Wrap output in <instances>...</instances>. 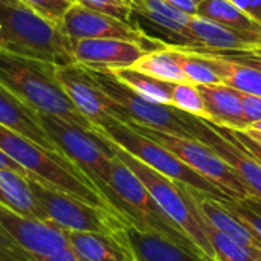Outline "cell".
Returning a JSON list of instances; mask_svg holds the SVG:
<instances>
[{"label": "cell", "mask_w": 261, "mask_h": 261, "mask_svg": "<svg viewBox=\"0 0 261 261\" xmlns=\"http://www.w3.org/2000/svg\"><path fill=\"white\" fill-rule=\"evenodd\" d=\"M0 151L5 153L11 161H14L20 168H23L29 177L38 179L44 185L76 197L83 202L115 213L107 200L95 188V185L66 156L47 150L32 139L2 124Z\"/></svg>", "instance_id": "obj_2"}, {"label": "cell", "mask_w": 261, "mask_h": 261, "mask_svg": "<svg viewBox=\"0 0 261 261\" xmlns=\"http://www.w3.org/2000/svg\"><path fill=\"white\" fill-rule=\"evenodd\" d=\"M38 261H81L76 254L67 246L64 249H60L50 255H46V257H38Z\"/></svg>", "instance_id": "obj_37"}, {"label": "cell", "mask_w": 261, "mask_h": 261, "mask_svg": "<svg viewBox=\"0 0 261 261\" xmlns=\"http://www.w3.org/2000/svg\"><path fill=\"white\" fill-rule=\"evenodd\" d=\"M168 2L170 5L176 6L177 9L190 14V15H196V11H197V3L194 0H165Z\"/></svg>", "instance_id": "obj_38"}, {"label": "cell", "mask_w": 261, "mask_h": 261, "mask_svg": "<svg viewBox=\"0 0 261 261\" xmlns=\"http://www.w3.org/2000/svg\"><path fill=\"white\" fill-rule=\"evenodd\" d=\"M57 64L0 49V84L35 110L61 118L86 130L95 127L75 109L63 90Z\"/></svg>", "instance_id": "obj_1"}, {"label": "cell", "mask_w": 261, "mask_h": 261, "mask_svg": "<svg viewBox=\"0 0 261 261\" xmlns=\"http://www.w3.org/2000/svg\"><path fill=\"white\" fill-rule=\"evenodd\" d=\"M128 261H133V260H132V258H130V260H128Z\"/></svg>", "instance_id": "obj_48"}, {"label": "cell", "mask_w": 261, "mask_h": 261, "mask_svg": "<svg viewBox=\"0 0 261 261\" xmlns=\"http://www.w3.org/2000/svg\"><path fill=\"white\" fill-rule=\"evenodd\" d=\"M109 188L113 194L116 213L130 226L158 232L182 248L203 255L200 249L185 236V232L167 217L139 177L116 154L110 167Z\"/></svg>", "instance_id": "obj_5"}, {"label": "cell", "mask_w": 261, "mask_h": 261, "mask_svg": "<svg viewBox=\"0 0 261 261\" xmlns=\"http://www.w3.org/2000/svg\"><path fill=\"white\" fill-rule=\"evenodd\" d=\"M38 118L58 151L95 185L116 213L113 194L109 188V174L115 153L104 135L96 127L86 130L52 115L38 113Z\"/></svg>", "instance_id": "obj_4"}, {"label": "cell", "mask_w": 261, "mask_h": 261, "mask_svg": "<svg viewBox=\"0 0 261 261\" xmlns=\"http://www.w3.org/2000/svg\"><path fill=\"white\" fill-rule=\"evenodd\" d=\"M196 139L214 150L239 174L249 194L261 200V162L243 148L223 127L199 118Z\"/></svg>", "instance_id": "obj_13"}, {"label": "cell", "mask_w": 261, "mask_h": 261, "mask_svg": "<svg viewBox=\"0 0 261 261\" xmlns=\"http://www.w3.org/2000/svg\"><path fill=\"white\" fill-rule=\"evenodd\" d=\"M231 57H232V55H231ZM236 58H239V60H242V61L251 64L252 67L261 70V58H257V57H236Z\"/></svg>", "instance_id": "obj_40"}, {"label": "cell", "mask_w": 261, "mask_h": 261, "mask_svg": "<svg viewBox=\"0 0 261 261\" xmlns=\"http://www.w3.org/2000/svg\"><path fill=\"white\" fill-rule=\"evenodd\" d=\"M196 15L213 20L243 35L261 38V21L229 0H200Z\"/></svg>", "instance_id": "obj_23"}, {"label": "cell", "mask_w": 261, "mask_h": 261, "mask_svg": "<svg viewBox=\"0 0 261 261\" xmlns=\"http://www.w3.org/2000/svg\"><path fill=\"white\" fill-rule=\"evenodd\" d=\"M0 168H8V170H14V171H17V173H21V174H24V176H28V173L23 170V168H20L14 161H11L5 153H2L0 151Z\"/></svg>", "instance_id": "obj_39"}, {"label": "cell", "mask_w": 261, "mask_h": 261, "mask_svg": "<svg viewBox=\"0 0 261 261\" xmlns=\"http://www.w3.org/2000/svg\"><path fill=\"white\" fill-rule=\"evenodd\" d=\"M229 2H232L240 9H243L245 12H248L249 15L261 21V0H229Z\"/></svg>", "instance_id": "obj_36"}, {"label": "cell", "mask_w": 261, "mask_h": 261, "mask_svg": "<svg viewBox=\"0 0 261 261\" xmlns=\"http://www.w3.org/2000/svg\"><path fill=\"white\" fill-rule=\"evenodd\" d=\"M57 76L70 102L93 127H104L116 118V106L87 67L78 63L58 66Z\"/></svg>", "instance_id": "obj_12"}, {"label": "cell", "mask_w": 261, "mask_h": 261, "mask_svg": "<svg viewBox=\"0 0 261 261\" xmlns=\"http://www.w3.org/2000/svg\"><path fill=\"white\" fill-rule=\"evenodd\" d=\"M148 49L139 43L116 38H84L72 41L75 63L92 70L132 67Z\"/></svg>", "instance_id": "obj_15"}, {"label": "cell", "mask_w": 261, "mask_h": 261, "mask_svg": "<svg viewBox=\"0 0 261 261\" xmlns=\"http://www.w3.org/2000/svg\"><path fill=\"white\" fill-rule=\"evenodd\" d=\"M70 2H75V0H70Z\"/></svg>", "instance_id": "obj_47"}, {"label": "cell", "mask_w": 261, "mask_h": 261, "mask_svg": "<svg viewBox=\"0 0 261 261\" xmlns=\"http://www.w3.org/2000/svg\"><path fill=\"white\" fill-rule=\"evenodd\" d=\"M185 47L210 66L223 84L242 93L261 96V70L231 55L210 52L200 46Z\"/></svg>", "instance_id": "obj_17"}, {"label": "cell", "mask_w": 261, "mask_h": 261, "mask_svg": "<svg viewBox=\"0 0 261 261\" xmlns=\"http://www.w3.org/2000/svg\"><path fill=\"white\" fill-rule=\"evenodd\" d=\"M107 72L113 73L121 83H124L135 93H138L139 96L148 101L159 102V104H170L171 101L173 83L158 80L154 76H150L132 67H122V69H115V70H107Z\"/></svg>", "instance_id": "obj_26"}, {"label": "cell", "mask_w": 261, "mask_h": 261, "mask_svg": "<svg viewBox=\"0 0 261 261\" xmlns=\"http://www.w3.org/2000/svg\"><path fill=\"white\" fill-rule=\"evenodd\" d=\"M0 49H2V40H0Z\"/></svg>", "instance_id": "obj_45"}, {"label": "cell", "mask_w": 261, "mask_h": 261, "mask_svg": "<svg viewBox=\"0 0 261 261\" xmlns=\"http://www.w3.org/2000/svg\"><path fill=\"white\" fill-rule=\"evenodd\" d=\"M173 50L177 55V61L184 70V75L187 81L196 84V86H213L220 84V78L214 73V70L206 66L200 58H197L194 54H191L184 44H170Z\"/></svg>", "instance_id": "obj_27"}, {"label": "cell", "mask_w": 261, "mask_h": 261, "mask_svg": "<svg viewBox=\"0 0 261 261\" xmlns=\"http://www.w3.org/2000/svg\"><path fill=\"white\" fill-rule=\"evenodd\" d=\"M197 87L210 115L208 122L228 130H245L248 127L243 116L242 92L223 83Z\"/></svg>", "instance_id": "obj_21"}, {"label": "cell", "mask_w": 261, "mask_h": 261, "mask_svg": "<svg viewBox=\"0 0 261 261\" xmlns=\"http://www.w3.org/2000/svg\"><path fill=\"white\" fill-rule=\"evenodd\" d=\"M89 70L116 106V119L196 139L199 127L197 116L180 112L170 104H159L139 96L107 70Z\"/></svg>", "instance_id": "obj_8"}, {"label": "cell", "mask_w": 261, "mask_h": 261, "mask_svg": "<svg viewBox=\"0 0 261 261\" xmlns=\"http://www.w3.org/2000/svg\"><path fill=\"white\" fill-rule=\"evenodd\" d=\"M194 2H196V3H199V2H200V0H194Z\"/></svg>", "instance_id": "obj_44"}, {"label": "cell", "mask_w": 261, "mask_h": 261, "mask_svg": "<svg viewBox=\"0 0 261 261\" xmlns=\"http://www.w3.org/2000/svg\"><path fill=\"white\" fill-rule=\"evenodd\" d=\"M0 124L32 139L41 147L58 151L52 139L44 132L38 113L21 102L15 95H12L6 87L0 84Z\"/></svg>", "instance_id": "obj_20"}, {"label": "cell", "mask_w": 261, "mask_h": 261, "mask_svg": "<svg viewBox=\"0 0 261 261\" xmlns=\"http://www.w3.org/2000/svg\"><path fill=\"white\" fill-rule=\"evenodd\" d=\"M0 2H15V0H0Z\"/></svg>", "instance_id": "obj_43"}, {"label": "cell", "mask_w": 261, "mask_h": 261, "mask_svg": "<svg viewBox=\"0 0 261 261\" xmlns=\"http://www.w3.org/2000/svg\"><path fill=\"white\" fill-rule=\"evenodd\" d=\"M245 130H254V132H258V133H261V121H257V122L249 124Z\"/></svg>", "instance_id": "obj_42"}, {"label": "cell", "mask_w": 261, "mask_h": 261, "mask_svg": "<svg viewBox=\"0 0 261 261\" xmlns=\"http://www.w3.org/2000/svg\"><path fill=\"white\" fill-rule=\"evenodd\" d=\"M28 180L35 202L37 219L47 225L61 231L99 232L115 239L124 228L130 226L115 213L50 188L38 179L28 176Z\"/></svg>", "instance_id": "obj_7"}, {"label": "cell", "mask_w": 261, "mask_h": 261, "mask_svg": "<svg viewBox=\"0 0 261 261\" xmlns=\"http://www.w3.org/2000/svg\"><path fill=\"white\" fill-rule=\"evenodd\" d=\"M170 106L176 107L180 112L197 116L208 121L210 115L205 107V101L199 87L190 81H180L171 84V101Z\"/></svg>", "instance_id": "obj_28"}, {"label": "cell", "mask_w": 261, "mask_h": 261, "mask_svg": "<svg viewBox=\"0 0 261 261\" xmlns=\"http://www.w3.org/2000/svg\"><path fill=\"white\" fill-rule=\"evenodd\" d=\"M0 229L37 257H46L69 246L64 231L3 203H0Z\"/></svg>", "instance_id": "obj_14"}, {"label": "cell", "mask_w": 261, "mask_h": 261, "mask_svg": "<svg viewBox=\"0 0 261 261\" xmlns=\"http://www.w3.org/2000/svg\"><path fill=\"white\" fill-rule=\"evenodd\" d=\"M188 190L191 197L194 199L199 213L213 228H216L217 231H220L222 234H225L226 237H229L245 249H248L255 258H260L261 242L254 236V232H251L237 217H234L220 203L219 199L191 188Z\"/></svg>", "instance_id": "obj_19"}, {"label": "cell", "mask_w": 261, "mask_h": 261, "mask_svg": "<svg viewBox=\"0 0 261 261\" xmlns=\"http://www.w3.org/2000/svg\"><path fill=\"white\" fill-rule=\"evenodd\" d=\"M0 261H38V257L26 251L0 229Z\"/></svg>", "instance_id": "obj_33"}, {"label": "cell", "mask_w": 261, "mask_h": 261, "mask_svg": "<svg viewBox=\"0 0 261 261\" xmlns=\"http://www.w3.org/2000/svg\"><path fill=\"white\" fill-rule=\"evenodd\" d=\"M133 15L142 17L159 32L173 38L176 41L173 44L199 46L196 37L188 28L191 15L165 0H135Z\"/></svg>", "instance_id": "obj_18"}, {"label": "cell", "mask_w": 261, "mask_h": 261, "mask_svg": "<svg viewBox=\"0 0 261 261\" xmlns=\"http://www.w3.org/2000/svg\"><path fill=\"white\" fill-rule=\"evenodd\" d=\"M257 261H261V257H260V258H257Z\"/></svg>", "instance_id": "obj_46"}, {"label": "cell", "mask_w": 261, "mask_h": 261, "mask_svg": "<svg viewBox=\"0 0 261 261\" xmlns=\"http://www.w3.org/2000/svg\"><path fill=\"white\" fill-rule=\"evenodd\" d=\"M0 203L37 219L35 202L28 176L14 170L0 168Z\"/></svg>", "instance_id": "obj_25"}, {"label": "cell", "mask_w": 261, "mask_h": 261, "mask_svg": "<svg viewBox=\"0 0 261 261\" xmlns=\"http://www.w3.org/2000/svg\"><path fill=\"white\" fill-rule=\"evenodd\" d=\"M242 102H243V116L246 125L261 121V96L242 93Z\"/></svg>", "instance_id": "obj_34"}, {"label": "cell", "mask_w": 261, "mask_h": 261, "mask_svg": "<svg viewBox=\"0 0 261 261\" xmlns=\"http://www.w3.org/2000/svg\"><path fill=\"white\" fill-rule=\"evenodd\" d=\"M132 2H135V0H132Z\"/></svg>", "instance_id": "obj_49"}, {"label": "cell", "mask_w": 261, "mask_h": 261, "mask_svg": "<svg viewBox=\"0 0 261 261\" xmlns=\"http://www.w3.org/2000/svg\"><path fill=\"white\" fill-rule=\"evenodd\" d=\"M21 2L28 5L31 9H34L35 12H38L40 15L58 23L63 21L64 14L73 3L70 0H21Z\"/></svg>", "instance_id": "obj_32"}, {"label": "cell", "mask_w": 261, "mask_h": 261, "mask_svg": "<svg viewBox=\"0 0 261 261\" xmlns=\"http://www.w3.org/2000/svg\"><path fill=\"white\" fill-rule=\"evenodd\" d=\"M75 2L89 9H93V11L132 23V18H133L132 0H75Z\"/></svg>", "instance_id": "obj_31"}, {"label": "cell", "mask_w": 261, "mask_h": 261, "mask_svg": "<svg viewBox=\"0 0 261 261\" xmlns=\"http://www.w3.org/2000/svg\"><path fill=\"white\" fill-rule=\"evenodd\" d=\"M61 24L72 41L84 38H116L139 43L148 50L158 49L162 43L161 40L148 37L133 21L128 23L116 17L89 9L76 2L70 5L63 17Z\"/></svg>", "instance_id": "obj_11"}, {"label": "cell", "mask_w": 261, "mask_h": 261, "mask_svg": "<svg viewBox=\"0 0 261 261\" xmlns=\"http://www.w3.org/2000/svg\"><path fill=\"white\" fill-rule=\"evenodd\" d=\"M242 132H245V135H246L251 141H254L257 145H260L261 147V133L254 132V130H242Z\"/></svg>", "instance_id": "obj_41"}, {"label": "cell", "mask_w": 261, "mask_h": 261, "mask_svg": "<svg viewBox=\"0 0 261 261\" xmlns=\"http://www.w3.org/2000/svg\"><path fill=\"white\" fill-rule=\"evenodd\" d=\"M243 148H246L255 159H258L261 162V147L260 145H257L254 141H251L246 135H245V132H242V130H228V128H225Z\"/></svg>", "instance_id": "obj_35"}, {"label": "cell", "mask_w": 261, "mask_h": 261, "mask_svg": "<svg viewBox=\"0 0 261 261\" xmlns=\"http://www.w3.org/2000/svg\"><path fill=\"white\" fill-rule=\"evenodd\" d=\"M69 248L81 261H128L130 252L113 236L64 231Z\"/></svg>", "instance_id": "obj_22"}, {"label": "cell", "mask_w": 261, "mask_h": 261, "mask_svg": "<svg viewBox=\"0 0 261 261\" xmlns=\"http://www.w3.org/2000/svg\"><path fill=\"white\" fill-rule=\"evenodd\" d=\"M116 239L125 246L133 261H214L182 248L158 232L136 226L124 228Z\"/></svg>", "instance_id": "obj_16"}, {"label": "cell", "mask_w": 261, "mask_h": 261, "mask_svg": "<svg viewBox=\"0 0 261 261\" xmlns=\"http://www.w3.org/2000/svg\"><path fill=\"white\" fill-rule=\"evenodd\" d=\"M132 69L139 70L142 73H147L150 76H154L158 80L167 81V83H180L187 81L184 70L177 61V55L173 50V47L167 43H161L158 49L148 50L144 54L133 66Z\"/></svg>", "instance_id": "obj_24"}, {"label": "cell", "mask_w": 261, "mask_h": 261, "mask_svg": "<svg viewBox=\"0 0 261 261\" xmlns=\"http://www.w3.org/2000/svg\"><path fill=\"white\" fill-rule=\"evenodd\" d=\"M202 228L210 240V245L214 251L217 261H257V258L243 246L213 228L203 217H202Z\"/></svg>", "instance_id": "obj_29"}, {"label": "cell", "mask_w": 261, "mask_h": 261, "mask_svg": "<svg viewBox=\"0 0 261 261\" xmlns=\"http://www.w3.org/2000/svg\"><path fill=\"white\" fill-rule=\"evenodd\" d=\"M220 200V199H219ZM220 203L234 216L237 217L251 232L261 242V200L249 196L245 199H223Z\"/></svg>", "instance_id": "obj_30"}, {"label": "cell", "mask_w": 261, "mask_h": 261, "mask_svg": "<svg viewBox=\"0 0 261 261\" xmlns=\"http://www.w3.org/2000/svg\"><path fill=\"white\" fill-rule=\"evenodd\" d=\"M2 49L49 61L57 66L75 63L72 40L61 23L49 20L21 0L0 2Z\"/></svg>", "instance_id": "obj_3"}, {"label": "cell", "mask_w": 261, "mask_h": 261, "mask_svg": "<svg viewBox=\"0 0 261 261\" xmlns=\"http://www.w3.org/2000/svg\"><path fill=\"white\" fill-rule=\"evenodd\" d=\"M106 139L109 141L113 153L139 177V180L144 184L147 191L151 194L159 208L167 214V217L185 232V236L200 249L203 255L217 261L210 240L202 228V214L199 213L188 187L158 173L156 170L150 168L148 165L113 144L109 138Z\"/></svg>", "instance_id": "obj_6"}, {"label": "cell", "mask_w": 261, "mask_h": 261, "mask_svg": "<svg viewBox=\"0 0 261 261\" xmlns=\"http://www.w3.org/2000/svg\"><path fill=\"white\" fill-rule=\"evenodd\" d=\"M125 124H128L136 132L142 133L144 136L165 147L168 151H171L177 159H180L197 174H200L202 177L219 187L228 197L245 199L251 196L248 188L239 177V174L232 170V167L226 164L206 144L193 138H182L173 133L148 128L133 122H125Z\"/></svg>", "instance_id": "obj_10"}, {"label": "cell", "mask_w": 261, "mask_h": 261, "mask_svg": "<svg viewBox=\"0 0 261 261\" xmlns=\"http://www.w3.org/2000/svg\"><path fill=\"white\" fill-rule=\"evenodd\" d=\"M106 138H109L113 144L148 165L150 168L156 170L158 173L205 194H210L216 199H228V196L214 184L197 174L188 165H185L180 159H177L171 151L165 147L158 144L156 141L144 136L142 133L136 132L128 124L113 118L104 127H96Z\"/></svg>", "instance_id": "obj_9"}]
</instances>
